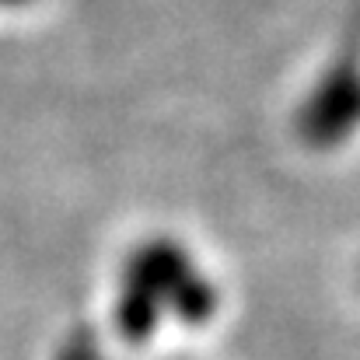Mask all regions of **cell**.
<instances>
[{"instance_id": "1", "label": "cell", "mask_w": 360, "mask_h": 360, "mask_svg": "<svg viewBox=\"0 0 360 360\" xmlns=\"http://www.w3.org/2000/svg\"><path fill=\"white\" fill-rule=\"evenodd\" d=\"M60 360H98V347L91 343V336H74L67 347H63V354H60Z\"/></svg>"}]
</instances>
